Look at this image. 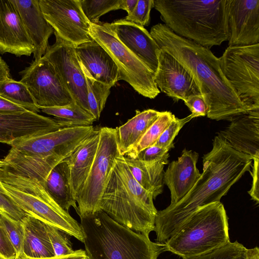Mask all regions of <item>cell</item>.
Masks as SVG:
<instances>
[{
    "label": "cell",
    "mask_w": 259,
    "mask_h": 259,
    "mask_svg": "<svg viewBox=\"0 0 259 259\" xmlns=\"http://www.w3.org/2000/svg\"><path fill=\"white\" fill-rule=\"evenodd\" d=\"M61 128L53 118L33 112L0 113V142L9 145L15 140L45 134Z\"/></svg>",
    "instance_id": "17"
},
{
    "label": "cell",
    "mask_w": 259,
    "mask_h": 259,
    "mask_svg": "<svg viewBox=\"0 0 259 259\" xmlns=\"http://www.w3.org/2000/svg\"><path fill=\"white\" fill-rule=\"evenodd\" d=\"M229 46L259 44V0H227Z\"/></svg>",
    "instance_id": "16"
},
{
    "label": "cell",
    "mask_w": 259,
    "mask_h": 259,
    "mask_svg": "<svg viewBox=\"0 0 259 259\" xmlns=\"http://www.w3.org/2000/svg\"><path fill=\"white\" fill-rule=\"evenodd\" d=\"M230 242L228 218L223 204L217 202L195 211L164 244L166 251L192 259Z\"/></svg>",
    "instance_id": "7"
},
{
    "label": "cell",
    "mask_w": 259,
    "mask_h": 259,
    "mask_svg": "<svg viewBox=\"0 0 259 259\" xmlns=\"http://www.w3.org/2000/svg\"><path fill=\"white\" fill-rule=\"evenodd\" d=\"M154 8V0H138L137 5L125 20L141 25L148 26L150 23V12Z\"/></svg>",
    "instance_id": "38"
},
{
    "label": "cell",
    "mask_w": 259,
    "mask_h": 259,
    "mask_svg": "<svg viewBox=\"0 0 259 259\" xmlns=\"http://www.w3.org/2000/svg\"><path fill=\"white\" fill-rule=\"evenodd\" d=\"M34 49L13 0H0V54L30 56Z\"/></svg>",
    "instance_id": "18"
},
{
    "label": "cell",
    "mask_w": 259,
    "mask_h": 259,
    "mask_svg": "<svg viewBox=\"0 0 259 259\" xmlns=\"http://www.w3.org/2000/svg\"><path fill=\"white\" fill-rule=\"evenodd\" d=\"M199 154L184 149L177 160L170 162L164 174V183L170 192V204L180 201L201 176L196 167Z\"/></svg>",
    "instance_id": "21"
},
{
    "label": "cell",
    "mask_w": 259,
    "mask_h": 259,
    "mask_svg": "<svg viewBox=\"0 0 259 259\" xmlns=\"http://www.w3.org/2000/svg\"><path fill=\"white\" fill-rule=\"evenodd\" d=\"M42 14L54 33L77 47L93 39L91 22L84 14L80 0H39Z\"/></svg>",
    "instance_id": "13"
},
{
    "label": "cell",
    "mask_w": 259,
    "mask_h": 259,
    "mask_svg": "<svg viewBox=\"0 0 259 259\" xmlns=\"http://www.w3.org/2000/svg\"><path fill=\"white\" fill-rule=\"evenodd\" d=\"M253 161L252 170L251 172L252 183L248 193L251 198L258 204L259 202V158H255Z\"/></svg>",
    "instance_id": "43"
},
{
    "label": "cell",
    "mask_w": 259,
    "mask_h": 259,
    "mask_svg": "<svg viewBox=\"0 0 259 259\" xmlns=\"http://www.w3.org/2000/svg\"><path fill=\"white\" fill-rule=\"evenodd\" d=\"M21 222L24 229L23 255L33 258L55 257L45 223L30 215Z\"/></svg>",
    "instance_id": "26"
},
{
    "label": "cell",
    "mask_w": 259,
    "mask_h": 259,
    "mask_svg": "<svg viewBox=\"0 0 259 259\" xmlns=\"http://www.w3.org/2000/svg\"><path fill=\"white\" fill-rule=\"evenodd\" d=\"M37 106L61 107L74 101L53 65L42 57L19 72Z\"/></svg>",
    "instance_id": "12"
},
{
    "label": "cell",
    "mask_w": 259,
    "mask_h": 259,
    "mask_svg": "<svg viewBox=\"0 0 259 259\" xmlns=\"http://www.w3.org/2000/svg\"><path fill=\"white\" fill-rule=\"evenodd\" d=\"M122 0H80L82 10L92 23H99V18L110 11L120 9Z\"/></svg>",
    "instance_id": "33"
},
{
    "label": "cell",
    "mask_w": 259,
    "mask_h": 259,
    "mask_svg": "<svg viewBox=\"0 0 259 259\" xmlns=\"http://www.w3.org/2000/svg\"><path fill=\"white\" fill-rule=\"evenodd\" d=\"M46 188L53 200L62 209L68 212L71 206L78 211L70 183V170L66 159L55 165L48 174Z\"/></svg>",
    "instance_id": "27"
},
{
    "label": "cell",
    "mask_w": 259,
    "mask_h": 259,
    "mask_svg": "<svg viewBox=\"0 0 259 259\" xmlns=\"http://www.w3.org/2000/svg\"><path fill=\"white\" fill-rule=\"evenodd\" d=\"M0 168V186L27 214L67 232L74 220L48 193L47 177L59 162L52 158L24 156L11 149Z\"/></svg>",
    "instance_id": "3"
},
{
    "label": "cell",
    "mask_w": 259,
    "mask_h": 259,
    "mask_svg": "<svg viewBox=\"0 0 259 259\" xmlns=\"http://www.w3.org/2000/svg\"><path fill=\"white\" fill-rule=\"evenodd\" d=\"M193 118L191 114L181 119L176 117L162 133L155 145L168 150L174 148L173 141L175 137L184 125Z\"/></svg>",
    "instance_id": "37"
},
{
    "label": "cell",
    "mask_w": 259,
    "mask_h": 259,
    "mask_svg": "<svg viewBox=\"0 0 259 259\" xmlns=\"http://www.w3.org/2000/svg\"><path fill=\"white\" fill-rule=\"evenodd\" d=\"M27 111L28 110L25 108L13 103L0 96V113H16Z\"/></svg>",
    "instance_id": "44"
},
{
    "label": "cell",
    "mask_w": 259,
    "mask_h": 259,
    "mask_svg": "<svg viewBox=\"0 0 259 259\" xmlns=\"http://www.w3.org/2000/svg\"><path fill=\"white\" fill-rule=\"evenodd\" d=\"M154 81L159 90L175 100L185 101L192 96H202L193 75L171 55L161 49Z\"/></svg>",
    "instance_id": "15"
},
{
    "label": "cell",
    "mask_w": 259,
    "mask_h": 259,
    "mask_svg": "<svg viewBox=\"0 0 259 259\" xmlns=\"http://www.w3.org/2000/svg\"><path fill=\"white\" fill-rule=\"evenodd\" d=\"M17 259H87V257L84 250L79 249L75 250L74 252L72 254L60 256L50 258H33L23 255Z\"/></svg>",
    "instance_id": "45"
},
{
    "label": "cell",
    "mask_w": 259,
    "mask_h": 259,
    "mask_svg": "<svg viewBox=\"0 0 259 259\" xmlns=\"http://www.w3.org/2000/svg\"><path fill=\"white\" fill-rule=\"evenodd\" d=\"M93 125L61 128L54 132L15 140L11 149L29 157L54 158L69 156L93 132Z\"/></svg>",
    "instance_id": "11"
},
{
    "label": "cell",
    "mask_w": 259,
    "mask_h": 259,
    "mask_svg": "<svg viewBox=\"0 0 259 259\" xmlns=\"http://www.w3.org/2000/svg\"><path fill=\"white\" fill-rule=\"evenodd\" d=\"M87 259H157L164 243L136 232L103 211L79 215Z\"/></svg>",
    "instance_id": "4"
},
{
    "label": "cell",
    "mask_w": 259,
    "mask_h": 259,
    "mask_svg": "<svg viewBox=\"0 0 259 259\" xmlns=\"http://www.w3.org/2000/svg\"><path fill=\"white\" fill-rule=\"evenodd\" d=\"M55 35V43L49 45L43 57L53 65L74 101L90 113L85 77L77 57L75 47Z\"/></svg>",
    "instance_id": "14"
},
{
    "label": "cell",
    "mask_w": 259,
    "mask_h": 259,
    "mask_svg": "<svg viewBox=\"0 0 259 259\" xmlns=\"http://www.w3.org/2000/svg\"><path fill=\"white\" fill-rule=\"evenodd\" d=\"M176 118L175 115L169 111L162 112L136 146L125 155L133 158L143 149L154 145L162 133Z\"/></svg>",
    "instance_id": "32"
},
{
    "label": "cell",
    "mask_w": 259,
    "mask_h": 259,
    "mask_svg": "<svg viewBox=\"0 0 259 259\" xmlns=\"http://www.w3.org/2000/svg\"><path fill=\"white\" fill-rule=\"evenodd\" d=\"M25 29L34 46L33 58L38 60L45 55L49 39L54 30L45 19L39 0H13Z\"/></svg>",
    "instance_id": "22"
},
{
    "label": "cell",
    "mask_w": 259,
    "mask_h": 259,
    "mask_svg": "<svg viewBox=\"0 0 259 259\" xmlns=\"http://www.w3.org/2000/svg\"><path fill=\"white\" fill-rule=\"evenodd\" d=\"M6 164V162L3 159L0 160V168L2 167Z\"/></svg>",
    "instance_id": "49"
},
{
    "label": "cell",
    "mask_w": 259,
    "mask_h": 259,
    "mask_svg": "<svg viewBox=\"0 0 259 259\" xmlns=\"http://www.w3.org/2000/svg\"><path fill=\"white\" fill-rule=\"evenodd\" d=\"M1 212H2V211L0 210V213H1Z\"/></svg>",
    "instance_id": "50"
},
{
    "label": "cell",
    "mask_w": 259,
    "mask_h": 259,
    "mask_svg": "<svg viewBox=\"0 0 259 259\" xmlns=\"http://www.w3.org/2000/svg\"><path fill=\"white\" fill-rule=\"evenodd\" d=\"M0 210L13 219L21 222L27 214L4 192L0 186Z\"/></svg>",
    "instance_id": "40"
},
{
    "label": "cell",
    "mask_w": 259,
    "mask_h": 259,
    "mask_svg": "<svg viewBox=\"0 0 259 259\" xmlns=\"http://www.w3.org/2000/svg\"><path fill=\"white\" fill-rule=\"evenodd\" d=\"M100 138L94 162L75 200L82 215L100 210V202L117 158L121 155L116 128H99Z\"/></svg>",
    "instance_id": "10"
},
{
    "label": "cell",
    "mask_w": 259,
    "mask_h": 259,
    "mask_svg": "<svg viewBox=\"0 0 259 259\" xmlns=\"http://www.w3.org/2000/svg\"><path fill=\"white\" fill-rule=\"evenodd\" d=\"M80 66L86 79L89 111L96 120H97L105 107L112 87L96 80L81 65Z\"/></svg>",
    "instance_id": "31"
},
{
    "label": "cell",
    "mask_w": 259,
    "mask_h": 259,
    "mask_svg": "<svg viewBox=\"0 0 259 259\" xmlns=\"http://www.w3.org/2000/svg\"><path fill=\"white\" fill-rule=\"evenodd\" d=\"M184 102L191 112L194 118L206 115L207 106L202 96H192Z\"/></svg>",
    "instance_id": "41"
},
{
    "label": "cell",
    "mask_w": 259,
    "mask_h": 259,
    "mask_svg": "<svg viewBox=\"0 0 259 259\" xmlns=\"http://www.w3.org/2000/svg\"><path fill=\"white\" fill-rule=\"evenodd\" d=\"M89 34L114 61L119 80L127 82L145 97L154 99L160 93L154 81L155 73L119 41L106 23H91Z\"/></svg>",
    "instance_id": "8"
},
{
    "label": "cell",
    "mask_w": 259,
    "mask_h": 259,
    "mask_svg": "<svg viewBox=\"0 0 259 259\" xmlns=\"http://www.w3.org/2000/svg\"><path fill=\"white\" fill-rule=\"evenodd\" d=\"M11 78L9 67L0 56V83Z\"/></svg>",
    "instance_id": "46"
},
{
    "label": "cell",
    "mask_w": 259,
    "mask_h": 259,
    "mask_svg": "<svg viewBox=\"0 0 259 259\" xmlns=\"http://www.w3.org/2000/svg\"><path fill=\"white\" fill-rule=\"evenodd\" d=\"M0 226L5 232L15 249L16 259L23 256L24 229L21 222L17 221L7 214L1 212Z\"/></svg>",
    "instance_id": "34"
},
{
    "label": "cell",
    "mask_w": 259,
    "mask_h": 259,
    "mask_svg": "<svg viewBox=\"0 0 259 259\" xmlns=\"http://www.w3.org/2000/svg\"><path fill=\"white\" fill-rule=\"evenodd\" d=\"M150 33L161 50L193 75L207 106L208 118L230 120L250 111L223 74L219 58L209 48L178 35L162 23L153 25Z\"/></svg>",
    "instance_id": "2"
},
{
    "label": "cell",
    "mask_w": 259,
    "mask_h": 259,
    "mask_svg": "<svg viewBox=\"0 0 259 259\" xmlns=\"http://www.w3.org/2000/svg\"><path fill=\"white\" fill-rule=\"evenodd\" d=\"M246 259H259V249L257 247L247 249Z\"/></svg>",
    "instance_id": "48"
},
{
    "label": "cell",
    "mask_w": 259,
    "mask_h": 259,
    "mask_svg": "<svg viewBox=\"0 0 259 259\" xmlns=\"http://www.w3.org/2000/svg\"><path fill=\"white\" fill-rule=\"evenodd\" d=\"M219 59L240 100L250 111L259 110V44L228 46Z\"/></svg>",
    "instance_id": "9"
},
{
    "label": "cell",
    "mask_w": 259,
    "mask_h": 259,
    "mask_svg": "<svg viewBox=\"0 0 259 259\" xmlns=\"http://www.w3.org/2000/svg\"><path fill=\"white\" fill-rule=\"evenodd\" d=\"M0 96L28 111L35 113L40 111L27 87L20 81L11 78L1 82Z\"/></svg>",
    "instance_id": "30"
},
{
    "label": "cell",
    "mask_w": 259,
    "mask_h": 259,
    "mask_svg": "<svg viewBox=\"0 0 259 259\" xmlns=\"http://www.w3.org/2000/svg\"><path fill=\"white\" fill-rule=\"evenodd\" d=\"M169 150L156 145L149 146L139 152L133 158L148 163H168Z\"/></svg>",
    "instance_id": "39"
},
{
    "label": "cell",
    "mask_w": 259,
    "mask_h": 259,
    "mask_svg": "<svg viewBox=\"0 0 259 259\" xmlns=\"http://www.w3.org/2000/svg\"><path fill=\"white\" fill-rule=\"evenodd\" d=\"M162 112L153 109L136 111V114L126 123L116 128L121 155L124 156L137 144Z\"/></svg>",
    "instance_id": "25"
},
{
    "label": "cell",
    "mask_w": 259,
    "mask_h": 259,
    "mask_svg": "<svg viewBox=\"0 0 259 259\" xmlns=\"http://www.w3.org/2000/svg\"><path fill=\"white\" fill-rule=\"evenodd\" d=\"M247 249L236 241L192 259H246Z\"/></svg>",
    "instance_id": "35"
},
{
    "label": "cell",
    "mask_w": 259,
    "mask_h": 259,
    "mask_svg": "<svg viewBox=\"0 0 259 259\" xmlns=\"http://www.w3.org/2000/svg\"><path fill=\"white\" fill-rule=\"evenodd\" d=\"M217 136L234 150L259 158V110L237 115Z\"/></svg>",
    "instance_id": "19"
},
{
    "label": "cell",
    "mask_w": 259,
    "mask_h": 259,
    "mask_svg": "<svg viewBox=\"0 0 259 259\" xmlns=\"http://www.w3.org/2000/svg\"><path fill=\"white\" fill-rule=\"evenodd\" d=\"M138 0H122L120 9H122L127 12V15L130 14L135 9Z\"/></svg>",
    "instance_id": "47"
},
{
    "label": "cell",
    "mask_w": 259,
    "mask_h": 259,
    "mask_svg": "<svg viewBox=\"0 0 259 259\" xmlns=\"http://www.w3.org/2000/svg\"><path fill=\"white\" fill-rule=\"evenodd\" d=\"M106 24L119 41L155 73L160 49L150 32L144 27L124 19Z\"/></svg>",
    "instance_id": "20"
},
{
    "label": "cell",
    "mask_w": 259,
    "mask_h": 259,
    "mask_svg": "<svg viewBox=\"0 0 259 259\" xmlns=\"http://www.w3.org/2000/svg\"><path fill=\"white\" fill-rule=\"evenodd\" d=\"M75 49L79 63L93 78L111 87L119 81L117 65L96 40L82 44Z\"/></svg>",
    "instance_id": "23"
},
{
    "label": "cell",
    "mask_w": 259,
    "mask_h": 259,
    "mask_svg": "<svg viewBox=\"0 0 259 259\" xmlns=\"http://www.w3.org/2000/svg\"><path fill=\"white\" fill-rule=\"evenodd\" d=\"M124 157L135 179L144 189L152 194L153 199L162 193L165 165L163 162L148 163Z\"/></svg>",
    "instance_id": "28"
},
{
    "label": "cell",
    "mask_w": 259,
    "mask_h": 259,
    "mask_svg": "<svg viewBox=\"0 0 259 259\" xmlns=\"http://www.w3.org/2000/svg\"><path fill=\"white\" fill-rule=\"evenodd\" d=\"M152 194L135 179L121 155L116 161L100 202V210L131 230L149 236L157 212Z\"/></svg>",
    "instance_id": "6"
},
{
    "label": "cell",
    "mask_w": 259,
    "mask_h": 259,
    "mask_svg": "<svg viewBox=\"0 0 259 259\" xmlns=\"http://www.w3.org/2000/svg\"><path fill=\"white\" fill-rule=\"evenodd\" d=\"M99 128L92 134L66 158L70 170V183L75 199L90 172L97 151Z\"/></svg>",
    "instance_id": "24"
},
{
    "label": "cell",
    "mask_w": 259,
    "mask_h": 259,
    "mask_svg": "<svg viewBox=\"0 0 259 259\" xmlns=\"http://www.w3.org/2000/svg\"><path fill=\"white\" fill-rule=\"evenodd\" d=\"M40 110L45 113L54 116L53 119L61 128L90 126L96 121L91 114L75 101L66 106Z\"/></svg>",
    "instance_id": "29"
},
{
    "label": "cell",
    "mask_w": 259,
    "mask_h": 259,
    "mask_svg": "<svg viewBox=\"0 0 259 259\" xmlns=\"http://www.w3.org/2000/svg\"><path fill=\"white\" fill-rule=\"evenodd\" d=\"M202 158L203 172L191 190L179 202L157 211L154 230L156 243L164 244L200 208L220 202L232 186L250 171L253 161L218 136L213 140L212 150Z\"/></svg>",
    "instance_id": "1"
},
{
    "label": "cell",
    "mask_w": 259,
    "mask_h": 259,
    "mask_svg": "<svg viewBox=\"0 0 259 259\" xmlns=\"http://www.w3.org/2000/svg\"><path fill=\"white\" fill-rule=\"evenodd\" d=\"M15 249L5 232L0 226V259H16Z\"/></svg>",
    "instance_id": "42"
},
{
    "label": "cell",
    "mask_w": 259,
    "mask_h": 259,
    "mask_svg": "<svg viewBox=\"0 0 259 259\" xmlns=\"http://www.w3.org/2000/svg\"><path fill=\"white\" fill-rule=\"evenodd\" d=\"M48 235L52 246L55 256L68 255L74 252L71 242L65 233L56 228L45 224Z\"/></svg>",
    "instance_id": "36"
},
{
    "label": "cell",
    "mask_w": 259,
    "mask_h": 259,
    "mask_svg": "<svg viewBox=\"0 0 259 259\" xmlns=\"http://www.w3.org/2000/svg\"><path fill=\"white\" fill-rule=\"evenodd\" d=\"M154 8L180 36L207 48L228 40L227 0H154Z\"/></svg>",
    "instance_id": "5"
}]
</instances>
